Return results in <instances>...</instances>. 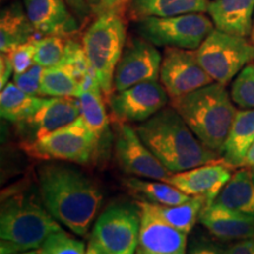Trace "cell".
Segmentation results:
<instances>
[{"mask_svg":"<svg viewBox=\"0 0 254 254\" xmlns=\"http://www.w3.org/2000/svg\"><path fill=\"white\" fill-rule=\"evenodd\" d=\"M207 12L219 31L243 38L252 33L254 0H213Z\"/></svg>","mask_w":254,"mask_h":254,"instance_id":"18","label":"cell"},{"mask_svg":"<svg viewBox=\"0 0 254 254\" xmlns=\"http://www.w3.org/2000/svg\"><path fill=\"white\" fill-rule=\"evenodd\" d=\"M187 254H226V251L207 239H196L190 245Z\"/></svg>","mask_w":254,"mask_h":254,"instance_id":"34","label":"cell"},{"mask_svg":"<svg viewBox=\"0 0 254 254\" xmlns=\"http://www.w3.org/2000/svg\"><path fill=\"white\" fill-rule=\"evenodd\" d=\"M152 206L164 221L189 234L200 218L201 212L207 206V201L204 196H190L189 200L178 205L152 204Z\"/></svg>","mask_w":254,"mask_h":254,"instance_id":"27","label":"cell"},{"mask_svg":"<svg viewBox=\"0 0 254 254\" xmlns=\"http://www.w3.org/2000/svg\"><path fill=\"white\" fill-rule=\"evenodd\" d=\"M140 211L138 205L114 204L95 221L91 233L101 254H135L139 246Z\"/></svg>","mask_w":254,"mask_h":254,"instance_id":"9","label":"cell"},{"mask_svg":"<svg viewBox=\"0 0 254 254\" xmlns=\"http://www.w3.org/2000/svg\"><path fill=\"white\" fill-rule=\"evenodd\" d=\"M213 21L202 13H189L174 17H148L138 20L135 30L154 46L196 50L208 37Z\"/></svg>","mask_w":254,"mask_h":254,"instance_id":"7","label":"cell"},{"mask_svg":"<svg viewBox=\"0 0 254 254\" xmlns=\"http://www.w3.org/2000/svg\"><path fill=\"white\" fill-rule=\"evenodd\" d=\"M172 107L202 144L221 153L238 112L224 85L212 82L172 99Z\"/></svg>","mask_w":254,"mask_h":254,"instance_id":"4","label":"cell"},{"mask_svg":"<svg viewBox=\"0 0 254 254\" xmlns=\"http://www.w3.org/2000/svg\"><path fill=\"white\" fill-rule=\"evenodd\" d=\"M34 31L21 2L5 6L0 14V51L7 53L14 47L34 39Z\"/></svg>","mask_w":254,"mask_h":254,"instance_id":"23","label":"cell"},{"mask_svg":"<svg viewBox=\"0 0 254 254\" xmlns=\"http://www.w3.org/2000/svg\"><path fill=\"white\" fill-rule=\"evenodd\" d=\"M254 142V109L238 111L221 151V160L230 167H241Z\"/></svg>","mask_w":254,"mask_h":254,"instance_id":"20","label":"cell"},{"mask_svg":"<svg viewBox=\"0 0 254 254\" xmlns=\"http://www.w3.org/2000/svg\"><path fill=\"white\" fill-rule=\"evenodd\" d=\"M80 114L79 98L50 97L45 98L38 112L23 124L30 127L34 140H37L73 123Z\"/></svg>","mask_w":254,"mask_h":254,"instance_id":"17","label":"cell"},{"mask_svg":"<svg viewBox=\"0 0 254 254\" xmlns=\"http://www.w3.org/2000/svg\"><path fill=\"white\" fill-rule=\"evenodd\" d=\"M101 1H103V0H86V4L91 9V13H94V11L97 9L98 6L100 5Z\"/></svg>","mask_w":254,"mask_h":254,"instance_id":"40","label":"cell"},{"mask_svg":"<svg viewBox=\"0 0 254 254\" xmlns=\"http://www.w3.org/2000/svg\"><path fill=\"white\" fill-rule=\"evenodd\" d=\"M69 9L73 14L80 20L87 19L91 13V9L86 4V0H66Z\"/></svg>","mask_w":254,"mask_h":254,"instance_id":"37","label":"cell"},{"mask_svg":"<svg viewBox=\"0 0 254 254\" xmlns=\"http://www.w3.org/2000/svg\"><path fill=\"white\" fill-rule=\"evenodd\" d=\"M38 190L57 221L77 236H87L103 200L90 178L69 166L47 164L38 170Z\"/></svg>","mask_w":254,"mask_h":254,"instance_id":"1","label":"cell"},{"mask_svg":"<svg viewBox=\"0 0 254 254\" xmlns=\"http://www.w3.org/2000/svg\"><path fill=\"white\" fill-rule=\"evenodd\" d=\"M86 254H101V252L99 250H98V247L94 245L93 243H88V246H87V251H86Z\"/></svg>","mask_w":254,"mask_h":254,"instance_id":"41","label":"cell"},{"mask_svg":"<svg viewBox=\"0 0 254 254\" xmlns=\"http://www.w3.org/2000/svg\"><path fill=\"white\" fill-rule=\"evenodd\" d=\"M44 67L34 64L27 71L13 75V82L27 94L40 97V82Z\"/></svg>","mask_w":254,"mask_h":254,"instance_id":"33","label":"cell"},{"mask_svg":"<svg viewBox=\"0 0 254 254\" xmlns=\"http://www.w3.org/2000/svg\"><path fill=\"white\" fill-rule=\"evenodd\" d=\"M69 37L64 36H44L36 40L34 63L43 67H52L60 65L66 55V46Z\"/></svg>","mask_w":254,"mask_h":254,"instance_id":"29","label":"cell"},{"mask_svg":"<svg viewBox=\"0 0 254 254\" xmlns=\"http://www.w3.org/2000/svg\"><path fill=\"white\" fill-rule=\"evenodd\" d=\"M128 0H103L100 5L94 11V14H99L101 12L110 11V9H122L124 11Z\"/></svg>","mask_w":254,"mask_h":254,"instance_id":"38","label":"cell"},{"mask_svg":"<svg viewBox=\"0 0 254 254\" xmlns=\"http://www.w3.org/2000/svg\"><path fill=\"white\" fill-rule=\"evenodd\" d=\"M104 98L105 95L99 84H95L85 90L79 97L81 111L80 117L88 128L99 139L109 125V116L105 107Z\"/></svg>","mask_w":254,"mask_h":254,"instance_id":"28","label":"cell"},{"mask_svg":"<svg viewBox=\"0 0 254 254\" xmlns=\"http://www.w3.org/2000/svg\"><path fill=\"white\" fill-rule=\"evenodd\" d=\"M135 254H146V253L141 249H139V247H138V250H136V253Z\"/></svg>","mask_w":254,"mask_h":254,"instance_id":"44","label":"cell"},{"mask_svg":"<svg viewBox=\"0 0 254 254\" xmlns=\"http://www.w3.org/2000/svg\"><path fill=\"white\" fill-rule=\"evenodd\" d=\"M251 37H252V41L254 44V19H253V28H252V33H251Z\"/></svg>","mask_w":254,"mask_h":254,"instance_id":"43","label":"cell"},{"mask_svg":"<svg viewBox=\"0 0 254 254\" xmlns=\"http://www.w3.org/2000/svg\"><path fill=\"white\" fill-rule=\"evenodd\" d=\"M160 81L171 99L180 98L214 82L200 65L195 50L177 47L165 49Z\"/></svg>","mask_w":254,"mask_h":254,"instance_id":"10","label":"cell"},{"mask_svg":"<svg viewBox=\"0 0 254 254\" xmlns=\"http://www.w3.org/2000/svg\"><path fill=\"white\" fill-rule=\"evenodd\" d=\"M82 93L80 78L66 64L44 67L40 82V97H74Z\"/></svg>","mask_w":254,"mask_h":254,"instance_id":"26","label":"cell"},{"mask_svg":"<svg viewBox=\"0 0 254 254\" xmlns=\"http://www.w3.org/2000/svg\"><path fill=\"white\" fill-rule=\"evenodd\" d=\"M140 211L139 249L146 254H186L187 233L164 221L150 202L138 200Z\"/></svg>","mask_w":254,"mask_h":254,"instance_id":"14","label":"cell"},{"mask_svg":"<svg viewBox=\"0 0 254 254\" xmlns=\"http://www.w3.org/2000/svg\"><path fill=\"white\" fill-rule=\"evenodd\" d=\"M141 140L170 172L218 163V153L196 138L173 107H164L135 127Z\"/></svg>","mask_w":254,"mask_h":254,"instance_id":"2","label":"cell"},{"mask_svg":"<svg viewBox=\"0 0 254 254\" xmlns=\"http://www.w3.org/2000/svg\"><path fill=\"white\" fill-rule=\"evenodd\" d=\"M163 57L153 44L144 38H133L125 46L116 67L113 92L124 91L146 81H158Z\"/></svg>","mask_w":254,"mask_h":254,"instance_id":"13","label":"cell"},{"mask_svg":"<svg viewBox=\"0 0 254 254\" xmlns=\"http://www.w3.org/2000/svg\"><path fill=\"white\" fill-rule=\"evenodd\" d=\"M44 254H86L84 241L73 238L63 230L52 233L40 247Z\"/></svg>","mask_w":254,"mask_h":254,"instance_id":"31","label":"cell"},{"mask_svg":"<svg viewBox=\"0 0 254 254\" xmlns=\"http://www.w3.org/2000/svg\"><path fill=\"white\" fill-rule=\"evenodd\" d=\"M253 49L246 38L213 30L195 50V55L212 80L226 86L253 60Z\"/></svg>","mask_w":254,"mask_h":254,"instance_id":"6","label":"cell"},{"mask_svg":"<svg viewBox=\"0 0 254 254\" xmlns=\"http://www.w3.org/2000/svg\"><path fill=\"white\" fill-rule=\"evenodd\" d=\"M12 73H14L13 65L6 53H1L0 56V87L1 90L8 84V79L11 78Z\"/></svg>","mask_w":254,"mask_h":254,"instance_id":"36","label":"cell"},{"mask_svg":"<svg viewBox=\"0 0 254 254\" xmlns=\"http://www.w3.org/2000/svg\"><path fill=\"white\" fill-rule=\"evenodd\" d=\"M36 40L32 39L27 43L21 44L9 52L6 53L13 65L14 74H19L27 71L28 68L34 65V51H36Z\"/></svg>","mask_w":254,"mask_h":254,"instance_id":"32","label":"cell"},{"mask_svg":"<svg viewBox=\"0 0 254 254\" xmlns=\"http://www.w3.org/2000/svg\"><path fill=\"white\" fill-rule=\"evenodd\" d=\"M28 20L39 36L71 37L79 30L66 0H24Z\"/></svg>","mask_w":254,"mask_h":254,"instance_id":"16","label":"cell"},{"mask_svg":"<svg viewBox=\"0 0 254 254\" xmlns=\"http://www.w3.org/2000/svg\"><path fill=\"white\" fill-rule=\"evenodd\" d=\"M199 221L209 233L222 240L254 238V218L214 204L206 206L200 214Z\"/></svg>","mask_w":254,"mask_h":254,"instance_id":"19","label":"cell"},{"mask_svg":"<svg viewBox=\"0 0 254 254\" xmlns=\"http://www.w3.org/2000/svg\"><path fill=\"white\" fill-rule=\"evenodd\" d=\"M208 0H128L129 17L134 20L144 18H166L208 11Z\"/></svg>","mask_w":254,"mask_h":254,"instance_id":"22","label":"cell"},{"mask_svg":"<svg viewBox=\"0 0 254 254\" xmlns=\"http://www.w3.org/2000/svg\"><path fill=\"white\" fill-rule=\"evenodd\" d=\"M253 46H254V44H253ZM253 60H254V49H253Z\"/></svg>","mask_w":254,"mask_h":254,"instance_id":"45","label":"cell"},{"mask_svg":"<svg viewBox=\"0 0 254 254\" xmlns=\"http://www.w3.org/2000/svg\"><path fill=\"white\" fill-rule=\"evenodd\" d=\"M212 204L254 218V168L245 167L232 174Z\"/></svg>","mask_w":254,"mask_h":254,"instance_id":"21","label":"cell"},{"mask_svg":"<svg viewBox=\"0 0 254 254\" xmlns=\"http://www.w3.org/2000/svg\"><path fill=\"white\" fill-rule=\"evenodd\" d=\"M126 189L133 196L138 198L140 201L150 202V204L172 206L182 204L189 200L190 196L183 193L177 187L170 183L154 182V179L146 180L139 177L128 178L124 180Z\"/></svg>","mask_w":254,"mask_h":254,"instance_id":"25","label":"cell"},{"mask_svg":"<svg viewBox=\"0 0 254 254\" xmlns=\"http://www.w3.org/2000/svg\"><path fill=\"white\" fill-rule=\"evenodd\" d=\"M226 254H254V238L238 240L226 250Z\"/></svg>","mask_w":254,"mask_h":254,"instance_id":"35","label":"cell"},{"mask_svg":"<svg viewBox=\"0 0 254 254\" xmlns=\"http://www.w3.org/2000/svg\"><path fill=\"white\" fill-rule=\"evenodd\" d=\"M123 13L122 9L101 12L82 36L85 55L106 100L113 93L114 72L125 50L126 24Z\"/></svg>","mask_w":254,"mask_h":254,"instance_id":"5","label":"cell"},{"mask_svg":"<svg viewBox=\"0 0 254 254\" xmlns=\"http://www.w3.org/2000/svg\"><path fill=\"white\" fill-rule=\"evenodd\" d=\"M168 98L163 85L158 81H146L113 92L107 103L117 123H144L166 107Z\"/></svg>","mask_w":254,"mask_h":254,"instance_id":"11","label":"cell"},{"mask_svg":"<svg viewBox=\"0 0 254 254\" xmlns=\"http://www.w3.org/2000/svg\"><path fill=\"white\" fill-rule=\"evenodd\" d=\"M99 138L81 117L68 125L25 146L27 153L45 160L69 161L86 165L97 154Z\"/></svg>","mask_w":254,"mask_h":254,"instance_id":"8","label":"cell"},{"mask_svg":"<svg viewBox=\"0 0 254 254\" xmlns=\"http://www.w3.org/2000/svg\"><path fill=\"white\" fill-rule=\"evenodd\" d=\"M114 150L119 166L125 173L166 183L172 174L146 146L136 129L129 124H119Z\"/></svg>","mask_w":254,"mask_h":254,"instance_id":"12","label":"cell"},{"mask_svg":"<svg viewBox=\"0 0 254 254\" xmlns=\"http://www.w3.org/2000/svg\"><path fill=\"white\" fill-rule=\"evenodd\" d=\"M241 167H251L254 168V142L252 144V146L250 147L249 152H247L245 160H244L243 166Z\"/></svg>","mask_w":254,"mask_h":254,"instance_id":"39","label":"cell"},{"mask_svg":"<svg viewBox=\"0 0 254 254\" xmlns=\"http://www.w3.org/2000/svg\"><path fill=\"white\" fill-rule=\"evenodd\" d=\"M44 100L21 91L13 81L8 82L0 93V113L8 122L23 124L38 112Z\"/></svg>","mask_w":254,"mask_h":254,"instance_id":"24","label":"cell"},{"mask_svg":"<svg viewBox=\"0 0 254 254\" xmlns=\"http://www.w3.org/2000/svg\"><path fill=\"white\" fill-rule=\"evenodd\" d=\"M232 177L226 164L212 163L172 173L167 183L190 196H204L211 205Z\"/></svg>","mask_w":254,"mask_h":254,"instance_id":"15","label":"cell"},{"mask_svg":"<svg viewBox=\"0 0 254 254\" xmlns=\"http://www.w3.org/2000/svg\"><path fill=\"white\" fill-rule=\"evenodd\" d=\"M13 254H44L43 250L41 249H36V250H30V251H24V252H18Z\"/></svg>","mask_w":254,"mask_h":254,"instance_id":"42","label":"cell"},{"mask_svg":"<svg viewBox=\"0 0 254 254\" xmlns=\"http://www.w3.org/2000/svg\"><path fill=\"white\" fill-rule=\"evenodd\" d=\"M233 103L243 109H254V64L246 65L234 78L231 87Z\"/></svg>","mask_w":254,"mask_h":254,"instance_id":"30","label":"cell"},{"mask_svg":"<svg viewBox=\"0 0 254 254\" xmlns=\"http://www.w3.org/2000/svg\"><path fill=\"white\" fill-rule=\"evenodd\" d=\"M62 230L47 211L39 192L12 186L1 193L0 237L1 254L40 249L51 234Z\"/></svg>","mask_w":254,"mask_h":254,"instance_id":"3","label":"cell"}]
</instances>
